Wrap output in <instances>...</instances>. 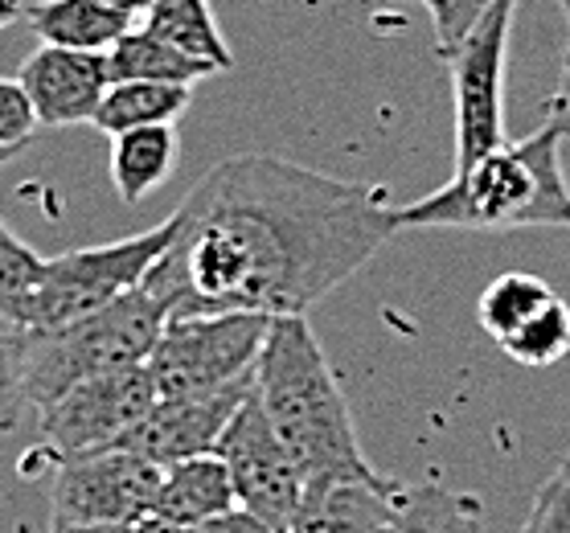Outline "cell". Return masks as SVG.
I'll use <instances>...</instances> for the list:
<instances>
[{"mask_svg":"<svg viewBox=\"0 0 570 533\" xmlns=\"http://www.w3.org/2000/svg\"><path fill=\"white\" fill-rule=\"evenodd\" d=\"M181 160V140L173 124H156V128H136L116 136L111 144V185L124 206H136L140 197L169 181L173 169Z\"/></svg>","mask_w":570,"mask_h":533,"instance_id":"obj_16","label":"cell"},{"mask_svg":"<svg viewBox=\"0 0 570 533\" xmlns=\"http://www.w3.org/2000/svg\"><path fill=\"white\" fill-rule=\"evenodd\" d=\"M26 377H21V333L0 328V435L21 427L26 415Z\"/></svg>","mask_w":570,"mask_h":533,"instance_id":"obj_24","label":"cell"},{"mask_svg":"<svg viewBox=\"0 0 570 533\" xmlns=\"http://www.w3.org/2000/svg\"><path fill=\"white\" fill-rule=\"evenodd\" d=\"M562 4V13H567V21H570V0H558Z\"/></svg>","mask_w":570,"mask_h":533,"instance_id":"obj_35","label":"cell"},{"mask_svg":"<svg viewBox=\"0 0 570 533\" xmlns=\"http://www.w3.org/2000/svg\"><path fill=\"white\" fill-rule=\"evenodd\" d=\"M50 533H136V525H50Z\"/></svg>","mask_w":570,"mask_h":533,"instance_id":"obj_30","label":"cell"},{"mask_svg":"<svg viewBox=\"0 0 570 533\" xmlns=\"http://www.w3.org/2000/svg\"><path fill=\"white\" fill-rule=\"evenodd\" d=\"M518 0H497L443 62L455 95V169L505 144V62Z\"/></svg>","mask_w":570,"mask_h":533,"instance_id":"obj_7","label":"cell"},{"mask_svg":"<svg viewBox=\"0 0 570 533\" xmlns=\"http://www.w3.org/2000/svg\"><path fill=\"white\" fill-rule=\"evenodd\" d=\"M521 533H570V452L542 481Z\"/></svg>","mask_w":570,"mask_h":533,"instance_id":"obj_23","label":"cell"},{"mask_svg":"<svg viewBox=\"0 0 570 533\" xmlns=\"http://www.w3.org/2000/svg\"><path fill=\"white\" fill-rule=\"evenodd\" d=\"M550 124L562 131V140H570V46H567V58H562V79H558V91L550 99Z\"/></svg>","mask_w":570,"mask_h":533,"instance_id":"obj_28","label":"cell"},{"mask_svg":"<svg viewBox=\"0 0 570 533\" xmlns=\"http://www.w3.org/2000/svg\"><path fill=\"white\" fill-rule=\"evenodd\" d=\"M255 398L272 418L275 435L296 455L304 484L382 481L357 443L350 398L308 316H272L255 362Z\"/></svg>","mask_w":570,"mask_h":533,"instance_id":"obj_2","label":"cell"},{"mask_svg":"<svg viewBox=\"0 0 570 533\" xmlns=\"http://www.w3.org/2000/svg\"><path fill=\"white\" fill-rule=\"evenodd\" d=\"M238 505L234 496L230 468L218 452L194 455V460H177L169 468H160V488H156L153 517H165L169 525H197L226 513Z\"/></svg>","mask_w":570,"mask_h":533,"instance_id":"obj_14","label":"cell"},{"mask_svg":"<svg viewBox=\"0 0 570 533\" xmlns=\"http://www.w3.org/2000/svg\"><path fill=\"white\" fill-rule=\"evenodd\" d=\"M26 17V4L21 0H0V29H9L13 21Z\"/></svg>","mask_w":570,"mask_h":533,"instance_id":"obj_32","label":"cell"},{"mask_svg":"<svg viewBox=\"0 0 570 533\" xmlns=\"http://www.w3.org/2000/svg\"><path fill=\"white\" fill-rule=\"evenodd\" d=\"M17 157V148H0V165H9Z\"/></svg>","mask_w":570,"mask_h":533,"instance_id":"obj_34","label":"cell"},{"mask_svg":"<svg viewBox=\"0 0 570 533\" xmlns=\"http://www.w3.org/2000/svg\"><path fill=\"white\" fill-rule=\"evenodd\" d=\"M41 272H46V259L29 247L26 238H17L9 230V221L0 218V325L4 328L26 333Z\"/></svg>","mask_w":570,"mask_h":533,"instance_id":"obj_21","label":"cell"},{"mask_svg":"<svg viewBox=\"0 0 570 533\" xmlns=\"http://www.w3.org/2000/svg\"><path fill=\"white\" fill-rule=\"evenodd\" d=\"M250 386H255V374L214 394L156 398V406L124 435L119 447L144 455L156 468H169L177 460H194V455L218 452L222 431L230 427L234 411L247 403Z\"/></svg>","mask_w":570,"mask_h":533,"instance_id":"obj_11","label":"cell"},{"mask_svg":"<svg viewBox=\"0 0 570 533\" xmlns=\"http://www.w3.org/2000/svg\"><path fill=\"white\" fill-rule=\"evenodd\" d=\"M156 398L160 394H156V382L148 374V362L78 382L58 403L38 411V435L46 460L62 464L75 455L119 447L124 435L153 411Z\"/></svg>","mask_w":570,"mask_h":533,"instance_id":"obj_8","label":"cell"},{"mask_svg":"<svg viewBox=\"0 0 570 533\" xmlns=\"http://www.w3.org/2000/svg\"><path fill=\"white\" fill-rule=\"evenodd\" d=\"M140 29L177 46L197 62H209L214 70H230L234 66V53L222 38L218 21H214L209 0H153L148 13L140 17Z\"/></svg>","mask_w":570,"mask_h":533,"instance_id":"obj_18","label":"cell"},{"mask_svg":"<svg viewBox=\"0 0 570 533\" xmlns=\"http://www.w3.org/2000/svg\"><path fill=\"white\" fill-rule=\"evenodd\" d=\"M218 455L230 468L238 505L267 521L275 533H284L304 501V472H299L296 455L287 452V443L275 435L272 418L255 398V386H250L247 403L234 411L230 427L222 431Z\"/></svg>","mask_w":570,"mask_h":533,"instance_id":"obj_10","label":"cell"},{"mask_svg":"<svg viewBox=\"0 0 570 533\" xmlns=\"http://www.w3.org/2000/svg\"><path fill=\"white\" fill-rule=\"evenodd\" d=\"M431 17V29H435V50L448 58V53L460 46V41L472 33L480 17L493 9L497 0H419Z\"/></svg>","mask_w":570,"mask_h":533,"instance_id":"obj_25","label":"cell"},{"mask_svg":"<svg viewBox=\"0 0 570 533\" xmlns=\"http://www.w3.org/2000/svg\"><path fill=\"white\" fill-rule=\"evenodd\" d=\"M169 221L144 284L173 316H308L399 235L386 189L263 152L214 165Z\"/></svg>","mask_w":570,"mask_h":533,"instance_id":"obj_1","label":"cell"},{"mask_svg":"<svg viewBox=\"0 0 570 533\" xmlns=\"http://www.w3.org/2000/svg\"><path fill=\"white\" fill-rule=\"evenodd\" d=\"M136 533H185V530L181 525H169L165 517H153V513H148L144 521H136Z\"/></svg>","mask_w":570,"mask_h":533,"instance_id":"obj_31","label":"cell"},{"mask_svg":"<svg viewBox=\"0 0 570 533\" xmlns=\"http://www.w3.org/2000/svg\"><path fill=\"white\" fill-rule=\"evenodd\" d=\"M169 243L173 221H160V226L140 230V235L99 243V247H78L46 259L26 333L62 328L70 320H82V316L107 308L111 299L131 292L144 275L153 272V263L169 250Z\"/></svg>","mask_w":570,"mask_h":533,"instance_id":"obj_6","label":"cell"},{"mask_svg":"<svg viewBox=\"0 0 570 533\" xmlns=\"http://www.w3.org/2000/svg\"><path fill=\"white\" fill-rule=\"evenodd\" d=\"M402 493L406 484L390 476L304 484V501L284 533H399Z\"/></svg>","mask_w":570,"mask_h":533,"instance_id":"obj_13","label":"cell"},{"mask_svg":"<svg viewBox=\"0 0 570 533\" xmlns=\"http://www.w3.org/2000/svg\"><path fill=\"white\" fill-rule=\"evenodd\" d=\"M550 299H554V287L546 284V279H538V275L530 272L497 275L493 284L480 292V304H476L480 328L493 340H505L525 320H533V316L542 313Z\"/></svg>","mask_w":570,"mask_h":533,"instance_id":"obj_20","label":"cell"},{"mask_svg":"<svg viewBox=\"0 0 570 533\" xmlns=\"http://www.w3.org/2000/svg\"><path fill=\"white\" fill-rule=\"evenodd\" d=\"M189 95H194V87H177V82H111L99 111H95L91 128L116 140L124 131L177 124L189 111Z\"/></svg>","mask_w":570,"mask_h":533,"instance_id":"obj_17","label":"cell"},{"mask_svg":"<svg viewBox=\"0 0 570 533\" xmlns=\"http://www.w3.org/2000/svg\"><path fill=\"white\" fill-rule=\"evenodd\" d=\"M497 345H501V353H509L513 362L530 365V369H546V365L562 362L570 353V304L554 296L533 320H525L513 337L497 340Z\"/></svg>","mask_w":570,"mask_h":533,"instance_id":"obj_22","label":"cell"},{"mask_svg":"<svg viewBox=\"0 0 570 533\" xmlns=\"http://www.w3.org/2000/svg\"><path fill=\"white\" fill-rule=\"evenodd\" d=\"M308 4H341V0H308ZM374 4H394V9H406V4H419V0H374Z\"/></svg>","mask_w":570,"mask_h":533,"instance_id":"obj_33","label":"cell"},{"mask_svg":"<svg viewBox=\"0 0 570 533\" xmlns=\"http://www.w3.org/2000/svg\"><path fill=\"white\" fill-rule=\"evenodd\" d=\"M99 4H107V9L119 13V17H128L131 26H140V17L148 13V4H153V0H99Z\"/></svg>","mask_w":570,"mask_h":533,"instance_id":"obj_29","label":"cell"},{"mask_svg":"<svg viewBox=\"0 0 570 533\" xmlns=\"http://www.w3.org/2000/svg\"><path fill=\"white\" fill-rule=\"evenodd\" d=\"M38 136V116L21 79H0V148H26Z\"/></svg>","mask_w":570,"mask_h":533,"instance_id":"obj_26","label":"cell"},{"mask_svg":"<svg viewBox=\"0 0 570 533\" xmlns=\"http://www.w3.org/2000/svg\"><path fill=\"white\" fill-rule=\"evenodd\" d=\"M21 87H26L38 128H78L95 124V111L111 87L107 53L87 50H58V46H38L21 66Z\"/></svg>","mask_w":570,"mask_h":533,"instance_id":"obj_12","label":"cell"},{"mask_svg":"<svg viewBox=\"0 0 570 533\" xmlns=\"http://www.w3.org/2000/svg\"><path fill=\"white\" fill-rule=\"evenodd\" d=\"M160 468L128 447L62 460L50 488V525H136L153 513Z\"/></svg>","mask_w":570,"mask_h":533,"instance_id":"obj_9","label":"cell"},{"mask_svg":"<svg viewBox=\"0 0 570 533\" xmlns=\"http://www.w3.org/2000/svg\"><path fill=\"white\" fill-rule=\"evenodd\" d=\"M169 299L140 279L131 292L82 320L46 328V333H21L26 403L46 411L66 391H75L78 382L144 365L169 325Z\"/></svg>","mask_w":570,"mask_h":533,"instance_id":"obj_4","label":"cell"},{"mask_svg":"<svg viewBox=\"0 0 570 533\" xmlns=\"http://www.w3.org/2000/svg\"><path fill=\"white\" fill-rule=\"evenodd\" d=\"M107 70H111V82H177V87H194V82L218 75L209 62H197L189 53H181L169 41L153 38L148 29L131 26L124 38L107 50Z\"/></svg>","mask_w":570,"mask_h":533,"instance_id":"obj_19","label":"cell"},{"mask_svg":"<svg viewBox=\"0 0 570 533\" xmlns=\"http://www.w3.org/2000/svg\"><path fill=\"white\" fill-rule=\"evenodd\" d=\"M272 316L263 313H209L169 316V325L148 353V374L160 398L226 391L255 374Z\"/></svg>","mask_w":570,"mask_h":533,"instance_id":"obj_5","label":"cell"},{"mask_svg":"<svg viewBox=\"0 0 570 533\" xmlns=\"http://www.w3.org/2000/svg\"><path fill=\"white\" fill-rule=\"evenodd\" d=\"M26 21L41 46L87 53H107L131 29L128 17L111 13L99 0H33L26 4Z\"/></svg>","mask_w":570,"mask_h":533,"instance_id":"obj_15","label":"cell"},{"mask_svg":"<svg viewBox=\"0 0 570 533\" xmlns=\"http://www.w3.org/2000/svg\"><path fill=\"white\" fill-rule=\"evenodd\" d=\"M399 230H570L562 131L546 119L518 144L455 169L448 185L394 206Z\"/></svg>","mask_w":570,"mask_h":533,"instance_id":"obj_3","label":"cell"},{"mask_svg":"<svg viewBox=\"0 0 570 533\" xmlns=\"http://www.w3.org/2000/svg\"><path fill=\"white\" fill-rule=\"evenodd\" d=\"M185 533H275V530L263 517H255L250 509L234 505V509H226V513H218V517L197 521V525H189Z\"/></svg>","mask_w":570,"mask_h":533,"instance_id":"obj_27","label":"cell"}]
</instances>
